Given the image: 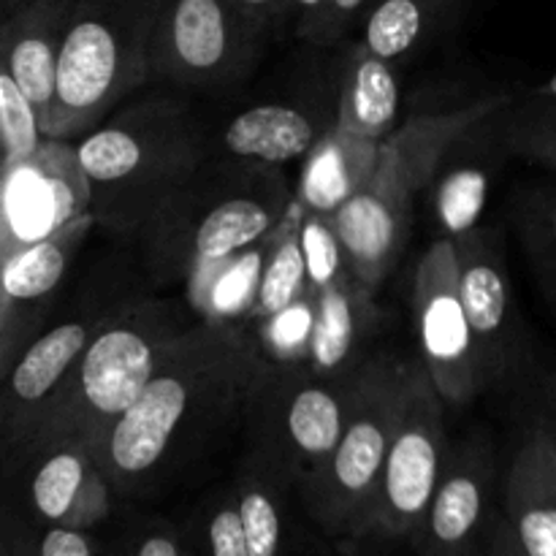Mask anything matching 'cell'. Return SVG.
<instances>
[{
    "label": "cell",
    "mask_w": 556,
    "mask_h": 556,
    "mask_svg": "<svg viewBox=\"0 0 556 556\" xmlns=\"http://www.w3.org/2000/svg\"><path fill=\"white\" fill-rule=\"evenodd\" d=\"M372 288L364 286L353 269L315 291V331L309 345L307 367L320 378H334L367 362L364 348L386 320L383 309L375 304Z\"/></svg>",
    "instance_id": "44dd1931"
},
{
    "label": "cell",
    "mask_w": 556,
    "mask_h": 556,
    "mask_svg": "<svg viewBox=\"0 0 556 556\" xmlns=\"http://www.w3.org/2000/svg\"><path fill=\"white\" fill-rule=\"evenodd\" d=\"M43 139L47 130L38 109L20 90V85L5 71H0V147H3L0 168L30 157L43 144Z\"/></svg>",
    "instance_id": "d6a6232c"
},
{
    "label": "cell",
    "mask_w": 556,
    "mask_h": 556,
    "mask_svg": "<svg viewBox=\"0 0 556 556\" xmlns=\"http://www.w3.org/2000/svg\"><path fill=\"white\" fill-rule=\"evenodd\" d=\"M233 492L250 556H293L291 494H299V486L291 472L264 451L250 448Z\"/></svg>",
    "instance_id": "484cf974"
},
{
    "label": "cell",
    "mask_w": 556,
    "mask_h": 556,
    "mask_svg": "<svg viewBox=\"0 0 556 556\" xmlns=\"http://www.w3.org/2000/svg\"><path fill=\"white\" fill-rule=\"evenodd\" d=\"M313 556H345V554H342V543H337L334 548H326V552H315Z\"/></svg>",
    "instance_id": "ee69618b"
},
{
    "label": "cell",
    "mask_w": 556,
    "mask_h": 556,
    "mask_svg": "<svg viewBox=\"0 0 556 556\" xmlns=\"http://www.w3.org/2000/svg\"><path fill=\"white\" fill-rule=\"evenodd\" d=\"M503 505L525 556H556V440L548 418H535L516 445Z\"/></svg>",
    "instance_id": "ffe728a7"
},
{
    "label": "cell",
    "mask_w": 556,
    "mask_h": 556,
    "mask_svg": "<svg viewBox=\"0 0 556 556\" xmlns=\"http://www.w3.org/2000/svg\"><path fill=\"white\" fill-rule=\"evenodd\" d=\"M182 538L190 556H250L233 486L210 494L190 516Z\"/></svg>",
    "instance_id": "f1b7e54d"
},
{
    "label": "cell",
    "mask_w": 556,
    "mask_h": 556,
    "mask_svg": "<svg viewBox=\"0 0 556 556\" xmlns=\"http://www.w3.org/2000/svg\"><path fill=\"white\" fill-rule=\"evenodd\" d=\"M380 157V141L329 128L302 157L293 201L307 215L334 217L356 199L372 177Z\"/></svg>",
    "instance_id": "cb8c5ba5"
},
{
    "label": "cell",
    "mask_w": 556,
    "mask_h": 556,
    "mask_svg": "<svg viewBox=\"0 0 556 556\" xmlns=\"http://www.w3.org/2000/svg\"><path fill=\"white\" fill-rule=\"evenodd\" d=\"M503 112L505 106L467 125L440 157L427 188L438 239H459L481 226L500 157L510 155L503 139Z\"/></svg>",
    "instance_id": "e0dca14e"
},
{
    "label": "cell",
    "mask_w": 556,
    "mask_h": 556,
    "mask_svg": "<svg viewBox=\"0 0 556 556\" xmlns=\"http://www.w3.org/2000/svg\"><path fill=\"white\" fill-rule=\"evenodd\" d=\"M337 114H324L309 103L266 101L244 109L228 119L220 134L217 155L239 157V161L286 166L302 161L315 141L334 128Z\"/></svg>",
    "instance_id": "7402d4cb"
},
{
    "label": "cell",
    "mask_w": 556,
    "mask_h": 556,
    "mask_svg": "<svg viewBox=\"0 0 556 556\" xmlns=\"http://www.w3.org/2000/svg\"><path fill=\"white\" fill-rule=\"evenodd\" d=\"M372 3L375 0H315L313 9L299 16L293 33L315 47H345Z\"/></svg>",
    "instance_id": "836d02e7"
},
{
    "label": "cell",
    "mask_w": 556,
    "mask_h": 556,
    "mask_svg": "<svg viewBox=\"0 0 556 556\" xmlns=\"http://www.w3.org/2000/svg\"><path fill=\"white\" fill-rule=\"evenodd\" d=\"M302 248H304V258H307L309 291L313 293L320 291L326 282L334 280L337 275L351 269L345 244H342L340 233H337L334 217L307 215V212H304Z\"/></svg>",
    "instance_id": "e575fe53"
},
{
    "label": "cell",
    "mask_w": 556,
    "mask_h": 556,
    "mask_svg": "<svg viewBox=\"0 0 556 556\" xmlns=\"http://www.w3.org/2000/svg\"><path fill=\"white\" fill-rule=\"evenodd\" d=\"M478 556H525L519 538H516V532L510 530L505 516H497V519H494L492 530H489L486 541H483L481 554Z\"/></svg>",
    "instance_id": "f35d334b"
},
{
    "label": "cell",
    "mask_w": 556,
    "mask_h": 556,
    "mask_svg": "<svg viewBox=\"0 0 556 556\" xmlns=\"http://www.w3.org/2000/svg\"><path fill=\"white\" fill-rule=\"evenodd\" d=\"M92 215V190L79 144L52 139L0 179V261Z\"/></svg>",
    "instance_id": "7c38bea8"
},
{
    "label": "cell",
    "mask_w": 556,
    "mask_h": 556,
    "mask_svg": "<svg viewBox=\"0 0 556 556\" xmlns=\"http://www.w3.org/2000/svg\"><path fill=\"white\" fill-rule=\"evenodd\" d=\"M364 369L367 362L345 375L320 378L307 364H266L244 405L253 448L286 467L299 486L340 443L362 391Z\"/></svg>",
    "instance_id": "ba28073f"
},
{
    "label": "cell",
    "mask_w": 556,
    "mask_h": 556,
    "mask_svg": "<svg viewBox=\"0 0 556 556\" xmlns=\"http://www.w3.org/2000/svg\"><path fill=\"white\" fill-rule=\"evenodd\" d=\"M30 556H101L96 538L87 530L71 527H47L38 535Z\"/></svg>",
    "instance_id": "8d00e7d4"
},
{
    "label": "cell",
    "mask_w": 556,
    "mask_h": 556,
    "mask_svg": "<svg viewBox=\"0 0 556 556\" xmlns=\"http://www.w3.org/2000/svg\"><path fill=\"white\" fill-rule=\"evenodd\" d=\"M462 16V0H375L362 22V41L402 65L421 58Z\"/></svg>",
    "instance_id": "4316f807"
},
{
    "label": "cell",
    "mask_w": 556,
    "mask_h": 556,
    "mask_svg": "<svg viewBox=\"0 0 556 556\" xmlns=\"http://www.w3.org/2000/svg\"><path fill=\"white\" fill-rule=\"evenodd\" d=\"M22 465H27V503L43 527L90 532L112 514L114 489L87 445H49Z\"/></svg>",
    "instance_id": "ac0fdd59"
},
{
    "label": "cell",
    "mask_w": 556,
    "mask_h": 556,
    "mask_svg": "<svg viewBox=\"0 0 556 556\" xmlns=\"http://www.w3.org/2000/svg\"><path fill=\"white\" fill-rule=\"evenodd\" d=\"M250 331L255 337L261 358L275 367H296L307 364L309 345H313L315 331V296L313 291L304 293L293 304H288L280 313L269 318L250 324Z\"/></svg>",
    "instance_id": "f546056e"
},
{
    "label": "cell",
    "mask_w": 556,
    "mask_h": 556,
    "mask_svg": "<svg viewBox=\"0 0 556 556\" xmlns=\"http://www.w3.org/2000/svg\"><path fill=\"white\" fill-rule=\"evenodd\" d=\"M337 63V128L383 141L400 128V65L358 41L340 47Z\"/></svg>",
    "instance_id": "603a6c76"
},
{
    "label": "cell",
    "mask_w": 556,
    "mask_h": 556,
    "mask_svg": "<svg viewBox=\"0 0 556 556\" xmlns=\"http://www.w3.org/2000/svg\"><path fill=\"white\" fill-rule=\"evenodd\" d=\"M248 14H253L271 36H280L286 27L296 25L291 0H237Z\"/></svg>",
    "instance_id": "74e56055"
},
{
    "label": "cell",
    "mask_w": 556,
    "mask_h": 556,
    "mask_svg": "<svg viewBox=\"0 0 556 556\" xmlns=\"http://www.w3.org/2000/svg\"><path fill=\"white\" fill-rule=\"evenodd\" d=\"M503 139L510 155L527 157L556 174V101L532 96L508 103L503 112Z\"/></svg>",
    "instance_id": "4dcf8cb0"
},
{
    "label": "cell",
    "mask_w": 556,
    "mask_h": 556,
    "mask_svg": "<svg viewBox=\"0 0 556 556\" xmlns=\"http://www.w3.org/2000/svg\"><path fill=\"white\" fill-rule=\"evenodd\" d=\"M532 96H538V98H554V101H556V74L552 76V79L543 81V85L538 87V90L532 92Z\"/></svg>",
    "instance_id": "b9f144b4"
},
{
    "label": "cell",
    "mask_w": 556,
    "mask_h": 556,
    "mask_svg": "<svg viewBox=\"0 0 556 556\" xmlns=\"http://www.w3.org/2000/svg\"><path fill=\"white\" fill-rule=\"evenodd\" d=\"M20 3H22V0H0V14L9 16L11 11H14Z\"/></svg>",
    "instance_id": "7bdbcfd3"
},
{
    "label": "cell",
    "mask_w": 556,
    "mask_h": 556,
    "mask_svg": "<svg viewBox=\"0 0 556 556\" xmlns=\"http://www.w3.org/2000/svg\"><path fill=\"white\" fill-rule=\"evenodd\" d=\"M193 324H185L177 304L166 299L128 302L123 313L92 340L60 389L43 402L9 459L60 443L96 448L98 440L139 400L174 342Z\"/></svg>",
    "instance_id": "277c9868"
},
{
    "label": "cell",
    "mask_w": 556,
    "mask_h": 556,
    "mask_svg": "<svg viewBox=\"0 0 556 556\" xmlns=\"http://www.w3.org/2000/svg\"><path fill=\"white\" fill-rule=\"evenodd\" d=\"M443 405L424 364H407L400 418L362 538L410 541L421 527L448 456Z\"/></svg>",
    "instance_id": "30bf717a"
},
{
    "label": "cell",
    "mask_w": 556,
    "mask_h": 556,
    "mask_svg": "<svg viewBox=\"0 0 556 556\" xmlns=\"http://www.w3.org/2000/svg\"><path fill=\"white\" fill-rule=\"evenodd\" d=\"M92 228L96 217L87 215L0 261V375L38 334Z\"/></svg>",
    "instance_id": "2e32d148"
},
{
    "label": "cell",
    "mask_w": 556,
    "mask_h": 556,
    "mask_svg": "<svg viewBox=\"0 0 556 556\" xmlns=\"http://www.w3.org/2000/svg\"><path fill=\"white\" fill-rule=\"evenodd\" d=\"M497 467L489 443L470 438L448 448L443 476L416 535L418 556H478L492 530Z\"/></svg>",
    "instance_id": "9a60e30c"
},
{
    "label": "cell",
    "mask_w": 556,
    "mask_h": 556,
    "mask_svg": "<svg viewBox=\"0 0 556 556\" xmlns=\"http://www.w3.org/2000/svg\"><path fill=\"white\" fill-rule=\"evenodd\" d=\"M264 367L248 326L195 320L174 342L139 400L92 448L114 494L147 492L188 459L244 410Z\"/></svg>",
    "instance_id": "6da1fadb"
},
{
    "label": "cell",
    "mask_w": 556,
    "mask_h": 556,
    "mask_svg": "<svg viewBox=\"0 0 556 556\" xmlns=\"http://www.w3.org/2000/svg\"><path fill=\"white\" fill-rule=\"evenodd\" d=\"M367 541H369V538H345V541H340L342 543V554H345V556H383L378 552H369Z\"/></svg>",
    "instance_id": "ab89813d"
},
{
    "label": "cell",
    "mask_w": 556,
    "mask_h": 556,
    "mask_svg": "<svg viewBox=\"0 0 556 556\" xmlns=\"http://www.w3.org/2000/svg\"><path fill=\"white\" fill-rule=\"evenodd\" d=\"M407 364L369 356L356 407L329 459L299 483V500L326 535L362 538L400 418Z\"/></svg>",
    "instance_id": "52a82bcc"
},
{
    "label": "cell",
    "mask_w": 556,
    "mask_h": 556,
    "mask_svg": "<svg viewBox=\"0 0 556 556\" xmlns=\"http://www.w3.org/2000/svg\"><path fill=\"white\" fill-rule=\"evenodd\" d=\"M516 223L532 269L556 304V188L527 193L516 212Z\"/></svg>",
    "instance_id": "1f68e13d"
},
{
    "label": "cell",
    "mask_w": 556,
    "mask_h": 556,
    "mask_svg": "<svg viewBox=\"0 0 556 556\" xmlns=\"http://www.w3.org/2000/svg\"><path fill=\"white\" fill-rule=\"evenodd\" d=\"M302 223L304 210L293 201L288 215L280 220V226L271 231L269 255H266L258 299H255V309L250 324H258V320L280 313L288 304H293L296 299H302L304 293H309L307 258H304L302 248Z\"/></svg>",
    "instance_id": "83f0119b"
},
{
    "label": "cell",
    "mask_w": 556,
    "mask_h": 556,
    "mask_svg": "<svg viewBox=\"0 0 556 556\" xmlns=\"http://www.w3.org/2000/svg\"><path fill=\"white\" fill-rule=\"evenodd\" d=\"M510 96H486L451 112L418 114L380 141V157L362 193L334 215L353 275L378 288L400 261L410 231L413 204L427 193L440 157L476 119L508 106Z\"/></svg>",
    "instance_id": "5b68a950"
},
{
    "label": "cell",
    "mask_w": 556,
    "mask_h": 556,
    "mask_svg": "<svg viewBox=\"0 0 556 556\" xmlns=\"http://www.w3.org/2000/svg\"><path fill=\"white\" fill-rule=\"evenodd\" d=\"M413 315L421 364L445 405H467L483 391L476 340L459 293L454 239H434L413 277Z\"/></svg>",
    "instance_id": "8fae6325"
},
{
    "label": "cell",
    "mask_w": 556,
    "mask_h": 556,
    "mask_svg": "<svg viewBox=\"0 0 556 556\" xmlns=\"http://www.w3.org/2000/svg\"><path fill=\"white\" fill-rule=\"evenodd\" d=\"M114 556H190L182 530L163 519H141L119 535Z\"/></svg>",
    "instance_id": "d590c367"
},
{
    "label": "cell",
    "mask_w": 556,
    "mask_h": 556,
    "mask_svg": "<svg viewBox=\"0 0 556 556\" xmlns=\"http://www.w3.org/2000/svg\"><path fill=\"white\" fill-rule=\"evenodd\" d=\"M293 204L282 166L206 157L139 231L155 282H185L199 264L233 253L280 226Z\"/></svg>",
    "instance_id": "3957f363"
},
{
    "label": "cell",
    "mask_w": 556,
    "mask_h": 556,
    "mask_svg": "<svg viewBox=\"0 0 556 556\" xmlns=\"http://www.w3.org/2000/svg\"><path fill=\"white\" fill-rule=\"evenodd\" d=\"M459 264V293L476 340L483 391L516 378L530 362L525 329L514 309L508 261L492 228L454 239Z\"/></svg>",
    "instance_id": "4fadbf2b"
},
{
    "label": "cell",
    "mask_w": 556,
    "mask_h": 556,
    "mask_svg": "<svg viewBox=\"0 0 556 556\" xmlns=\"http://www.w3.org/2000/svg\"><path fill=\"white\" fill-rule=\"evenodd\" d=\"M74 0H22L0 27V71L33 101L47 130Z\"/></svg>",
    "instance_id": "d6986e66"
},
{
    "label": "cell",
    "mask_w": 556,
    "mask_h": 556,
    "mask_svg": "<svg viewBox=\"0 0 556 556\" xmlns=\"http://www.w3.org/2000/svg\"><path fill=\"white\" fill-rule=\"evenodd\" d=\"M275 231V228H271ZM271 231L220 258L204 261L185 280L188 304L201 324L248 326L258 299Z\"/></svg>",
    "instance_id": "d4e9b609"
},
{
    "label": "cell",
    "mask_w": 556,
    "mask_h": 556,
    "mask_svg": "<svg viewBox=\"0 0 556 556\" xmlns=\"http://www.w3.org/2000/svg\"><path fill=\"white\" fill-rule=\"evenodd\" d=\"M548 407H552V418H548V421H552V432H554V440H556V375H552V378H548Z\"/></svg>",
    "instance_id": "60d3db41"
},
{
    "label": "cell",
    "mask_w": 556,
    "mask_h": 556,
    "mask_svg": "<svg viewBox=\"0 0 556 556\" xmlns=\"http://www.w3.org/2000/svg\"><path fill=\"white\" fill-rule=\"evenodd\" d=\"M96 226L139 237L152 212L210 157L204 125L168 92L136 98L79 141Z\"/></svg>",
    "instance_id": "7a4b0ae2"
},
{
    "label": "cell",
    "mask_w": 556,
    "mask_h": 556,
    "mask_svg": "<svg viewBox=\"0 0 556 556\" xmlns=\"http://www.w3.org/2000/svg\"><path fill=\"white\" fill-rule=\"evenodd\" d=\"M128 302L109 304L92 299L85 307L74 309L52 329L38 331L30 345L16 356L3 375V400H0V429H3L5 456L14 451L25 429L41 410L43 402L60 389L71 369L79 364L87 348L98 334L123 313Z\"/></svg>",
    "instance_id": "5bb4252c"
},
{
    "label": "cell",
    "mask_w": 556,
    "mask_h": 556,
    "mask_svg": "<svg viewBox=\"0 0 556 556\" xmlns=\"http://www.w3.org/2000/svg\"><path fill=\"white\" fill-rule=\"evenodd\" d=\"M271 33L237 0H163L150 41V81L217 90L253 71Z\"/></svg>",
    "instance_id": "9c48e42d"
},
{
    "label": "cell",
    "mask_w": 556,
    "mask_h": 556,
    "mask_svg": "<svg viewBox=\"0 0 556 556\" xmlns=\"http://www.w3.org/2000/svg\"><path fill=\"white\" fill-rule=\"evenodd\" d=\"M163 0H74L47 136L96 130L150 81V41Z\"/></svg>",
    "instance_id": "8992f818"
}]
</instances>
